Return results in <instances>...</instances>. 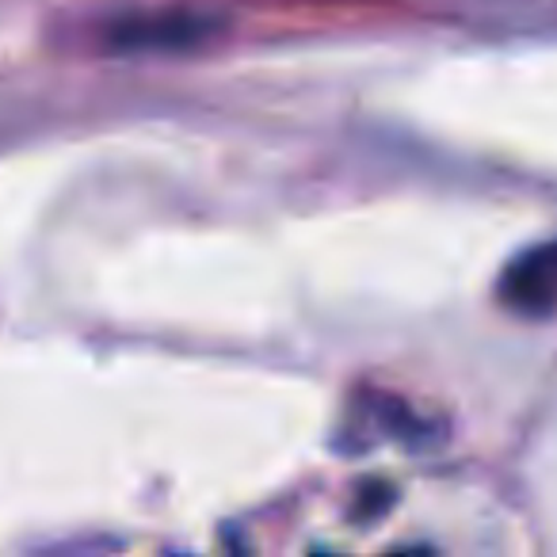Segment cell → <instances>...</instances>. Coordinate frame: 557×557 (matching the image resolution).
I'll list each match as a JSON object with an SVG mask.
<instances>
[{
	"mask_svg": "<svg viewBox=\"0 0 557 557\" xmlns=\"http://www.w3.org/2000/svg\"><path fill=\"white\" fill-rule=\"evenodd\" d=\"M222 32L225 20L210 12H141L108 24L103 42L119 54H176V50L207 47Z\"/></svg>",
	"mask_w": 557,
	"mask_h": 557,
	"instance_id": "cell-1",
	"label": "cell"
},
{
	"mask_svg": "<svg viewBox=\"0 0 557 557\" xmlns=\"http://www.w3.org/2000/svg\"><path fill=\"white\" fill-rule=\"evenodd\" d=\"M496 295L508 310L523 318H549L557 313V240H542L523 248L508 268L500 271Z\"/></svg>",
	"mask_w": 557,
	"mask_h": 557,
	"instance_id": "cell-2",
	"label": "cell"
}]
</instances>
